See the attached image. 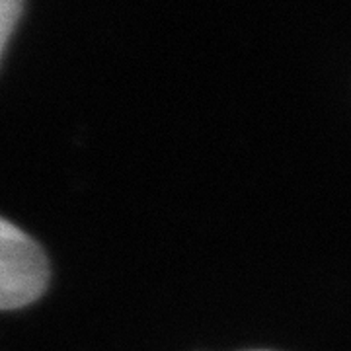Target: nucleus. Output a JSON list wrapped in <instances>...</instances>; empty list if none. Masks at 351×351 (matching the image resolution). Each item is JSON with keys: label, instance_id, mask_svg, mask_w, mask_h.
Wrapping results in <instances>:
<instances>
[{"label": "nucleus", "instance_id": "f257e3e1", "mask_svg": "<svg viewBox=\"0 0 351 351\" xmlns=\"http://www.w3.org/2000/svg\"><path fill=\"white\" fill-rule=\"evenodd\" d=\"M45 254L25 232L0 219V311L38 301L47 287Z\"/></svg>", "mask_w": 351, "mask_h": 351}, {"label": "nucleus", "instance_id": "f03ea898", "mask_svg": "<svg viewBox=\"0 0 351 351\" xmlns=\"http://www.w3.org/2000/svg\"><path fill=\"white\" fill-rule=\"evenodd\" d=\"M24 0H0V55L16 27Z\"/></svg>", "mask_w": 351, "mask_h": 351}]
</instances>
